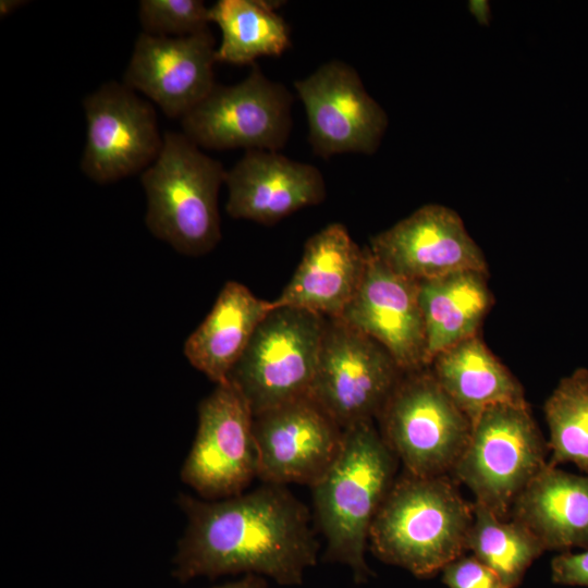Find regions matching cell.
<instances>
[{
	"label": "cell",
	"mask_w": 588,
	"mask_h": 588,
	"mask_svg": "<svg viewBox=\"0 0 588 588\" xmlns=\"http://www.w3.org/2000/svg\"><path fill=\"white\" fill-rule=\"evenodd\" d=\"M468 11L475 17L476 22L482 26H488L491 21V7L486 0L468 1Z\"/></svg>",
	"instance_id": "obj_29"
},
{
	"label": "cell",
	"mask_w": 588,
	"mask_h": 588,
	"mask_svg": "<svg viewBox=\"0 0 588 588\" xmlns=\"http://www.w3.org/2000/svg\"><path fill=\"white\" fill-rule=\"evenodd\" d=\"M327 318L295 307H273L229 375L253 415L308 396Z\"/></svg>",
	"instance_id": "obj_7"
},
{
	"label": "cell",
	"mask_w": 588,
	"mask_h": 588,
	"mask_svg": "<svg viewBox=\"0 0 588 588\" xmlns=\"http://www.w3.org/2000/svg\"><path fill=\"white\" fill-rule=\"evenodd\" d=\"M466 549L510 588L522 583L529 566L546 551L524 524L512 517L500 518L475 502Z\"/></svg>",
	"instance_id": "obj_24"
},
{
	"label": "cell",
	"mask_w": 588,
	"mask_h": 588,
	"mask_svg": "<svg viewBox=\"0 0 588 588\" xmlns=\"http://www.w3.org/2000/svg\"><path fill=\"white\" fill-rule=\"evenodd\" d=\"M257 478L311 487L338 456L343 429L309 395L254 415Z\"/></svg>",
	"instance_id": "obj_13"
},
{
	"label": "cell",
	"mask_w": 588,
	"mask_h": 588,
	"mask_svg": "<svg viewBox=\"0 0 588 588\" xmlns=\"http://www.w3.org/2000/svg\"><path fill=\"white\" fill-rule=\"evenodd\" d=\"M403 375L376 340L327 318L309 396L344 430L377 418Z\"/></svg>",
	"instance_id": "obj_9"
},
{
	"label": "cell",
	"mask_w": 588,
	"mask_h": 588,
	"mask_svg": "<svg viewBox=\"0 0 588 588\" xmlns=\"http://www.w3.org/2000/svg\"><path fill=\"white\" fill-rule=\"evenodd\" d=\"M278 1L219 0L210 7V22L221 41L216 61L253 65L262 57H279L291 47V29L277 12Z\"/></svg>",
	"instance_id": "obj_23"
},
{
	"label": "cell",
	"mask_w": 588,
	"mask_h": 588,
	"mask_svg": "<svg viewBox=\"0 0 588 588\" xmlns=\"http://www.w3.org/2000/svg\"><path fill=\"white\" fill-rule=\"evenodd\" d=\"M226 212L235 219L270 225L327 196L321 171L280 151L246 150L226 170Z\"/></svg>",
	"instance_id": "obj_17"
},
{
	"label": "cell",
	"mask_w": 588,
	"mask_h": 588,
	"mask_svg": "<svg viewBox=\"0 0 588 588\" xmlns=\"http://www.w3.org/2000/svg\"><path fill=\"white\" fill-rule=\"evenodd\" d=\"M86 143L81 161L91 181L108 184L146 170L163 135L151 105L124 83L108 82L85 97Z\"/></svg>",
	"instance_id": "obj_12"
},
{
	"label": "cell",
	"mask_w": 588,
	"mask_h": 588,
	"mask_svg": "<svg viewBox=\"0 0 588 588\" xmlns=\"http://www.w3.org/2000/svg\"><path fill=\"white\" fill-rule=\"evenodd\" d=\"M215 38L210 29L184 37L140 33L124 84L156 102L171 119H182L216 85Z\"/></svg>",
	"instance_id": "obj_16"
},
{
	"label": "cell",
	"mask_w": 588,
	"mask_h": 588,
	"mask_svg": "<svg viewBox=\"0 0 588 588\" xmlns=\"http://www.w3.org/2000/svg\"><path fill=\"white\" fill-rule=\"evenodd\" d=\"M225 174L183 133L166 132L157 159L142 174L149 231L184 255L212 250L221 238L218 197Z\"/></svg>",
	"instance_id": "obj_4"
},
{
	"label": "cell",
	"mask_w": 588,
	"mask_h": 588,
	"mask_svg": "<svg viewBox=\"0 0 588 588\" xmlns=\"http://www.w3.org/2000/svg\"><path fill=\"white\" fill-rule=\"evenodd\" d=\"M441 573L448 588H510L473 554L458 556L446 564Z\"/></svg>",
	"instance_id": "obj_27"
},
{
	"label": "cell",
	"mask_w": 588,
	"mask_h": 588,
	"mask_svg": "<svg viewBox=\"0 0 588 588\" xmlns=\"http://www.w3.org/2000/svg\"><path fill=\"white\" fill-rule=\"evenodd\" d=\"M367 248H360L345 225L331 223L304 246L302 259L274 307L302 308L340 318L363 279Z\"/></svg>",
	"instance_id": "obj_18"
},
{
	"label": "cell",
	"mask_w": 588,
	"mask_h": 588,
	"mask_svg": "<svg viewBox=\"0 0 588 588\" xmlns=\"http://www.w3.org/2000/svg\"><path fill=\"white\" fill-rule=\"evenodd\" d=\"M370 252L394 272L424 282L461 271L488 273L486 257L453 209L419 207L370 240Z\"/></svg>",
	"instance_id": "obj_14"
},
{
	"label": "cell",
	"mask_w": 588,
	"mask_h": 588,
	"mask_svg": "<svg viewBox=\"0 0 588 588\" xmlns=\"http://www.w3.org/2000/svg\"><path fill=\"white\" fill-rule=\"evenodd\" d=\"M474 520L466 501L445 476L396 477L370 528L369 542L382 562L427 578L463 555Z\"/></svg>",
	"instance_id": "obj_3"
},
{
	"label": "cell",
	"mask_w": 588,
	"mask_h": 588,
	"mask_svg": "<svg viewBox=\"0 0 588 588\" xmlns=\"http://www.w3.org/2000/svg\"><path fill=\"white\" fill-rule=\"evenodd\" d=\"M211 588H269V586L262 576L248 574L235 581H229Z\"/></svg>",
	"instance_id": "obj_30"
},
{
	"label": "cell",
	"mask_w": 588,
	"mask_h": 588,
	"mask_svg": "<svg viewBox=\"0 0 588 588\" xmlns=\"http://www.w3.org/2000/svg\"><path fill=\"white\" fill-rule=\"evenodd\" d=\"M548 442L526 403L487 407L473 424L454 477L498 517L510 518L519 493L548 464Z\"/></svg>",
	"instance_id": "obj_5"
},
{
	"label": "cell",
	"mask_w": 588,
	"mask_h": 588,
	"mask_svg": "<svg viewBox=\"0 0 588 588\" xmlns=\"http://www.w3.org/2000/svg\"><path fill=\"white\" fill-rule=\"evenodd\" d=\"M340 318L381 344L403 372L429 367L419 282L394 272L368 247L363 279Z\"/></svg>",
	"instance_id": "obj_15"
},
{
	"label": "cell",
	"mask_w": 588,
	"mask_h": 588,
	"mask_svg": "<svg viewBox=\"0 0 588 588\" xmlns=\"http://www.w3.org/2000/svg\"><path fill=\"white\" fill-rule=\"evenodd\" d=\"M252 409L230 382L216 384L198 405V426L181 479L205 500L244 492L257 478Z\"/></svg>",
	"instance_id": "obj_10"
},
{
	"label": "cell",
	"mask_w": 588,
	"mask_h": 588,
	"mask_svg": "<svg viewBox=\"0 0 588 588\" xmlns=\"http://www.w3.org/2000/svg\"><path fill=\"white\" fill-rule=\"evenodd\" d=\"M429 369L471 424L489 406L526 403L520 382L478 334L437 354Z\"/></svg>",
	"instance_id": "obj_21"
},
{
	"label": "cell",
	"mask_w": 588,
	"mask_h": 588,
	"mask_svg": "<svg viewBox=\"0 0 588 588\" xmlns=\"http://www.w3.org/2000/svg\"><path fill=\"white\" fill-rule=\"evenodd\" d=\"M549 428L548 463H571L588 474V369L579 367L563 377L546 400Z\"/></svg>",
	"instance_id": "obj_25"
},
{
	"label": "cell",
	"mask_w": 588,
	"mask_h": 588,
	"mask_svg": "<svg viewBox=\"0 0 588 588\" xmlns=\"http://www.w3.org/2000/svg\"><path fill=\"white\" fill-rule=\"evenodd\" d=\"M138 19L149 35L192 36L209 29L210 7L201 0H142Z\"/></svg>",
	"instance_id": "obj_26"
},
{
	"label": "cell",
	"mask_w": 588,
	"mask_h": 588,
	"mask_svg": "<svg viewBox=\"0 0 588 588\" xmlns=\"http://www.w3.org/2000/svg\"><path fill=\"white\" fill-rule=\"evenodd\" d=\"M25 1L22 0H1L0 1V16L5 17L13 13L16 9L22 7Z\"/></svg>",
	"instance_id": "obj_31"
},
{
	"label": "cell",
	"mask_w": 588,
	"mask_h": 588,
	"mask_svg": "<svg viewBox=\"0 0 588 588\" xmlns=\"http://www.w3.org/2000/svg\"><path fill=\"white\" fill-rule=\"evenodd\" d=\"M294 88L305 109L309 145L317 156L327 159L377 151L389 119L354 66L330 60L295 81Z\"/></svg>",
	"instance_id": "obj_11"
},
{
	"label": "cell",
	"mask_w": 588,
	"mask_h": 588,
	"mask_svg": "<svg viewBox=\"0 0 588 588\" xmlns=\"http://www.w3.org/2000/svg\"><path fill=\"white\" fill-rule=\"evenodd\" d=\"M399 460L373 420L343 430L341 450L310 488L324 559L347 565L356 583L371 575L365 552L373 518L395 480Z\"/></svg>",
	"instance_id": "obj_2"
},
{
	"label": "cell",
	"mask_w": 588,
	"mask_h": 588,
	"mask_svg": "<svg viewBox=\"0 0 588 588\" xmlns=\"http://www.w3.org/2000/svg\"><path fill=\"white\" fill-rule=\"evenodd\" d=\"M177 504L186 527L171 573L181 583L242 573L295 586L317 562L308 510L285 486L264 482L221 500L180 494Z\"/></svg>",
	"instance_id": "obj_1"
},
{
	"label": "cell",
	"mask_w": 588,
	"mask_h": 588,
	"mask_svg": "<svg viewBox=\"0 0 588 588\" xmlns=\"http://www.w3.org/2000/svg\"><path fill=\"white\" fill-rule=\"evenodd\" d=\"M487 274L461 271L419 283L429 365L440 352L478 334L492 304Z\"/></svg>",
	"instance_id": "obj_22"
},
{
	"label": "cell",
	"mask_w": 588,
	"mask_h": 588,
	"mask_svg": "<svg viewBox=\"0 0 588 588\" xmlns=\"http://www.w3.org/2000/svg\"><path fill=\"white\" fill-rule=\"evenodd\" d=\"M554 584L588 587V549L580 553L561 552L551 561Z\"/></svg>",
	"instance_id": "obj_28"
},
{
	"label": "cell",
	"mask_w": 588,
	"mask_h": 588,
	"mask_svg": "<svg viewBox=\"0 0 588 588\" xmlns=\"http://www.w3.org/2000/svg\"><path fill=\"white\" fill-rule=\"evenodd\" d=\"M377 419L382 439L405 471L419 477L452 473L473 430L429 367L404 372Z\"/></svg>",
	"instance_id": "obj_6"
},
{
	"label": "cell",
	"mask_w": 588,
	"mask_h": 588,
	"mask_svg": "<svg viewBox=\"0 0 588 588\" xmlns=\"http://www.w3.org/2000/svg\"><path fill=\"white\" fill-rule=\"evenodd\" d=\"M273 307L272 302L256 297L242 283L226 282L210 313L187 338L186 358L216 384L228 381L257 327Z\"/></svg>",
	"instance_id": "obj_20"
},
{
	"label": "cell",
	"mask_w": 588,
	"mask_h": 588,
	"mask_svg": "<svg viewBox=\"0 0 588 588\" xmlns=\"http://www.w3.org/2000/svg\"><path fill=\"white\" fill-rule=\"evenodd\" d=\"M294 96L255 63L233 85L216 84L182 119L183 134L199 148L280 151L293 127Z\"/></svg>",
	"instance_id": "obj_8"
},
{
	"label": "cell",
	"mask_w": 588,
	"mask_h": 588,
	"mask_svg": "<svg viewBox=\"0 0 588 588\" xmlns=\"http://www.w3.org/2000/svg\"><path fill=\"white\" fill-rule=\"evenodd\" d=\"M510 517L524 524L546 551L588 549V474L548 463L516 498Z\"/></svg>",
	"instance_id": "obj_19"
}]
</instances>
